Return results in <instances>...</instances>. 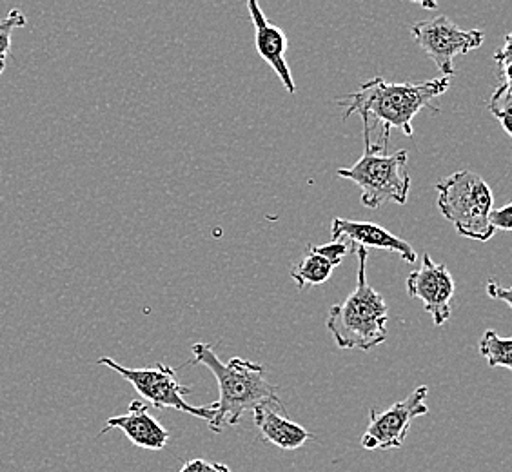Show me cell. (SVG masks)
Returning a JSON list of instances; mask_svg holds the SVG:
<instances>
[{
    "label": "cell",
    "mask_w": 512,
    "mask_h": 472,
    "mask_svg": "<svg viewBox=\"0 0 512 472\" xmlns=\"http://www.w3.org/2000/svg\"><path fill=\"white\" fill-rule=\"evenodd\" d=\"M451 88V77H436L425 82H402L393 84L382 77L364 82L358 91L336 100L344 106V120L360 115L362 122L375 120L384 133L400 129L405 137H413V120L422 109L434 108L433 100L442 97Z\"/></svg>",
    "instance_id": "6da1fadb"
},
{
    "label": "cell",
    "mask_w": 512,
    "mask_h": 472,
    "mask_svg": "<svg viewBox=\"0 0 512 472\" xmlns=\"http://www.w3.org/2000/svg\"><path fill=\"white\" fill-rule=\"evenodd\" d=\"M193 365L207 367L218 384L220 398L215 402V416L209 422L213 433H222L226 427L238 425L242 416L260 404H282L278 387L267 380L266 367L244 358H231L222 362L213 345L195 344Z\"/></svg>",
    "instance_id": "7a4b0ae2"
},
{
    "label": "cell",
    "mask_w": 512,
    "mask_h": 472,
    "mask_svg": "<svg viewBox=\"0 0 512 472\" xmlns=\"http://www.w3.org/2000/svg\"><path fill=\"white\" fill-rule=\"evenodd\" d=\"M358 276L355 291L344 302L333 305L327 316V329L340 349L373 351L387 340L389 309L384 296L367 282V247H356Z\"/></svg>",
    "instance_id": "3957f363"
},
{
    "label": "cell",
    "mask_w": 512,
    "mask_h": 472,
    "mask_svg": "<svg viewBox=\"0 0 512 472\" xmlns=\"http://www.w3.org/2000/svg\"><path fill=\"white\" fill-rule=\"evenodd\" d=\"M364 155L355 166L342 168L336 175L351 180L362 191V204L378 209L387 202L404 206L411 191V173L407 168L409 155L405 149L389 153V133H380L375 144L371 133L364 128Z\"/></svg>",
    "instance_id": "277c9868"
},
{
    "label": "cell",
    "mask_w": 512,
    "mask_h": 472,
    "mask_svg": "<svg viewBox=\"0 0 512 472\" xmlns=\"http://www.w3.org/2000/svg\"><path fill=\"white\" fill-rule=\"evenodd\" d=\"M438 209L458 231V235L476 242H489L494 227L489 224L493 209V191L473 171H456L436 184Z\"/></svg>",
    "instance_id": "5b68a950"
},
{
    "label": "cell",
    "mask_w": 512,
    "mask_h": 472,
    "mask_svg": "<svg viewBox=\"0 0 512 472\" xmlns=\"http://www.w3.org/2000/svg\"><path fill=\"white\" fill-rule=\"evenodd\" d=\"M97 364L106 365L119 373L126 382L135 387L144 400H148L151 407L157 409H177L182 413L193 414L204 422H211L215 416V407L213 405H189L184 396L191 394V389L178 382L175 369L169 365L157 364L149 369H129L115 362L113 358H99Z\"/></svg>",
    "instance_id": "8992f818"
},
{
    "label": "cell",
    "mask_w": 512,
    "mask_h": 472,
    "mask_svg": "<svg viewBox=\"0 0 512 472\" xmlns=\"http://www.w3.org/2000/svg\"><path fill=\"white\" fill-rule=\"evenodd\" d=\"M411 33L418 46L433 60L442 77H453L454 59L467 55L469 51L478 50L485 40L483 31L462 30L445 15L416 22Z\"/></svg>",
    "instance_id": "52a82bcc"
},
{
    "label": "cell",
    "mask_w": 512,
    "mask_h": 472,
    "mask_svg": "<svg viewBox=\"0 0 512 472\" xmlns=\"http://www.w3.org/2000/svg\"><path fill=\"white\" fill-rule=\"evenodd\" d=\"M429 387L420 385L402 402H396L385 411H369V425L362 436L365 451L400 449L407 440L409 429L416 418L429 414L427 407Z\"/></svg>",
    "instance_id": "ba28073f"
},
{
    "label": "cell",
    "mask_w": 512,
    "mask_h": 472,
    "mask_svg": "<svg viewBox=\"0 0 512 472\" xmlns=\"http://www.w3.org/2000/svg\"><path fill=\"white\" fill-rule=\"evenodd\" d=\"M407 295L424 302V309L433 316L434 325H444L451 318L454 284L451 271L436 264L429 253L422 256V266L407 276Z\"/></svg>",
    "instance_id": "9c48e42d"
},
{
    "label": "cell",
    "mask_w": 512,
    "mask_h": 472,
    "mask_svg": "<svg viewBox=\"0 0 512 472\" xmlns=\"http://www.w3.org/2000/svg\"><path fill=\"white\" fill-rule=\"evenodd\" d=\"M247 11H249V17L255 26L256 50L260 53V57L275 69V73L280 82L284 84L287 93L295 95V79H293V73H291V68L286 60L287 48H289L286 33L280 26H276L267 19L258 0H247Z\"/></svg>",
    "instance_id": "30bf717a"
},
{
    "label": "cell",
    "mask_w": 512,
    "mask_h": 472,
    "mask_svg": "<svg viewBox=\"0 0 512 472\" xmlns=\"http://www.w3.org/2000/svg\"><path fill=\"white\" fill-rule=\"evenodd\" d=\"M111 429H120L128 436L129 442L146 451H162L169 442L168 429L149 414L148 405L140 400H133L129 404L128 413L109 418L100 436Z\"/></svg>",
    "instance_id": "8fae6325"
},
{
    "label": "cell",
    "mask_w": 512,
    "mask_h": 472,
    "mask_svg": "<svg viewBox=\"0 0 512 472\" xmlns=\"http://www.w3.org/2000/svg\"><path fill=\"white\" fill-rule=\"evenodd\" d=\"M331 236L333 240L344 238L347 242H353L356 246L373 247L382 251H391L400 256L407 264L416 262V251L409 242L402 240L400 236L393 235L389 229L373 224V222H356L349 218H335L331 224Z\"/></svg>",
    "instance_id": "7c38bea8"
},
{
    "label": "cell",
    "mask_w": 512,
    "mask_h": 472,
    "mask_svg": "<svg viewBox=\"0 0 512 472\" xmlns=\"http://www.w3.org/2000/svg\"><path fill=\"white\" fill-rule=\"evenodd\" d=\"M349 242L344 238L331 240L324 246H307L306 256L300 260L298 266L293 267L291 276L296 287L302 291L306 287L322 286L325 284L336 267L342 264L345 256L349 255Z\"/></svg>",
    "instance_id": "4fadbf2b"
},
{
    "label": "cell",
    "mask_w": 512,
    "mask_h": 472,
    "mask_svg": "<svg viewBox=\"0 0 512 472\" xmlns=\"http://www.w3.org/2000/svg\"><path fill=\"white\" fill-rule=\"evenodd\" d=\"M253 418L262 438L273 443L280 451H296L313 438V434L302 425L289 420L284 404L256 405Z\"/></svg>",
    "instance_id": "5bb4252c"
},
{
    "label": "cell",
    "mask_w": 512,
    "mask_h": 472,
    "mask_svg": "<svg viewBox=\"0 0 512 472\" xmlns=\"http://www.w3.org/2000/svg\"><path fill=\"white\" fill-rule=\"evenodd\" d=\"M480 354L487 360L489 367H503V369H512V340L511 338H502L493 329L485 331L480 338Z\"/></svg>",
    "instance_id": "9a60e30c"
},
{
    "label": "cell",
    "mask_w": 512,
    "mask_h": 472,
    "mask_svg": "<svg viewBox=\"0 0 512 472\" xmlns=\"http://www.w3.org/2000/svg\"><path fill=\"white\" fill-rule=\"evenodd\" d=\"M28 19L20 10H11L4 19L0 20V75L6 71L11 53V35L13 31L26 28Z\"/></svg>",
    "instance_id": "2e32d148"
},
{
    "label": "cell",
    "mask_w": 512,
    "mask_h": 472,
    "mask_svg": "<svg viewBox=\"0 0 512 472\" xmlns=\"http://www.w3.org/2000/svg\"><path fill=\"white\" fill-rule=\"evenodd\" d=\"M489 224L494 227V231H503L511 233L512 231V204L507 202L505 206L498 209H491L489 213Z\"/></svg>",
    "instance_id": "e0dca14e"
},
{
    "label": "cell",
    "mask_w": 512,
    "mask_h": 472,
    "mask_svg": "<svg viewBox=\"0 0 512 472\" xmlns=\"http://www.w3.org/2000/svg\"><path fill=\"white\" fill-rule=\"evenodd\" d=\"M178 472H231L224 463L207 462V460H189Z\"/></svg>",
    "instance_id": "ac0fdd59"
},
{
    "label": "cell",
    "mask_w": 512,
    "mask_h": 472,
    "mask_svg": "<svg viewBox=\"0 0 512 472\" xmlns=\"http://www.w3.org/2000/svg\"><path fill=\"white\" fill-rule=\"evenodd\" d=\"M485 289H487V295L491 296V298H494V300H502L503 304L512 307L511 287H503L500 286L496 280H489Z\"/></svg>",
    "instance_id": "d6986e66"
},
{
    "label": "cell",
    "mask_w": 512,
    "mask_h": 472,
    "mask_svg": "<svg viewBox=\"0 0 512 472\" xmlns=\"http://www.w3.org/2000/svg\"><path fill=\"white\" fill-rule=\"evenodd\" d=\"M411 2L420 4L424 10H436L438 8V0H411Z\"/></svg>",
    "instance_id": "ffe728a7"
}]
</instances>
